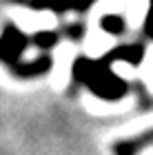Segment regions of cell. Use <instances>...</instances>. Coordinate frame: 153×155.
<instances>
[{
  "mask_svg": "<svg viewBox=\"0 0 153 155\" xmlns=\"http://www.w3.org/2000/svg\"><path fill=\"white\" fill-rule=\"evenodd\" d=\"M7 16L25 33L51 31L58 25V20L51 11H33V9H27V7H11V9H7Z\"/></svg>",
  "mask_w": 153,
  "mask_h": 155,
  "instance_id": "cell-1",
  "label": "cell"
},
{
  "mask_svg": "<svg viewBox=\"0 0 153 155\" xmlns=\"http://www.w3.org/2000/svg\"><path fill=\"white\" fill-rule=\"evenodd\" d=\"M75 62V45L73 42H60L53 51V64H51V87L55 91H65L71 80V69Z\"/></svg>",
  "mask_w": 153,
  "mask_h": 155,
  "instance_id": "cell-2",
  "label": "cell"
},
{
  "mask_svg": "<svg viewBox=\"0 0 153 155\" xmlns=\"http://www.w3.org/2000/svg\"><path fill=\"white\" fill-rule=\"evenodd\" d=\"M82 45H85V53L89 58H102L107 51L115 47V38L109 31H104L100 25H89Z\"/></svg>",
  "mask_w": 153,
  "mask_h": 155,
  "instance_id": "cell-3",
  "label": "cell"
},
{
  "mask_svg": "<svg viewBox=\"0 0 153 155\" xmlns=\"http://www.w3.org/2000/svg\"><path fill=\"white\" fill-rule=\"evenodd\" d=\"M82 104L89 113L93 115H111V113H124L127 109L133 107V100H120V102H107V100H100L91 93H85L82 95Z\"/></svg>",
  "mask_w": 153,
  "mask_h": 155,
  "instance_id": "cell-4",
  "label": "cell"
},
{
  "mask_svg": "<svg viewBox=\"0 0 153 155\" xmlns=\"http://www.w3.org/2000/svg\"><path fill=\"white\" fill-rule=\"evenodd\" d=\"M124 2H127V11H124V16H127L129 27H131V29H140L142 22L149 16L151 2H149V0H124Z\"/></svg>",
  "mask_w": 153,
  "mask_h": 155,
  "instance_id": "cell-5",
  "label": "cell"
},
{
  "mask_svg": "<svg viewBox=\"0 0 153 155\" xmlns=\"http://www.w3.org/2000/svg\"><path fill=\"white\" fill-rule=\"evenodd\" d=\"M122 11H127V2L124 0H98L91 7L89 25H100L102 16H107V13H122Z\"/></svg>",
  "mask_w": 153,
  "mask_h": 155,
  "instance_id": "cell-6",
  "label": "cell"
},
{
  "mask_svg": "<svg viewBox=\"0 0 153 155\" xmlns=\"http://www.w3.org/2000/svg\"><path fill=\"white\" fill-rule=\"evenodd\" d=\"M147 129H153V111L149 115H140V117L127 122L124 126H120V129H118V135H138V133H142Z\"/></svg>",
  "mask_w": 153,
  "mask_h": 155,
  "instance_id": "cell-7",
  "label": "cell"
},
{
  "mask_svg": "<svg viewBox=\"0 0 153 155\" xmlns=\"http://www.w3.org/2000/svg\"><path fill=\"white\" fill-rule=\"evenodd\" d=\"M140 80L144 82V87H147L149 93H153V45L147 47V51H144V58H142V64H140Z\"/></svg>",
  "mask_w": 153,
  "mask_h": 155,
  "instance_id": "cell-8",
  "label": "cell"
},
{
  "mask_svg": "<svg viewBox=\"0 0 153 155\" xmlns=\"http://www.w3.org/2000/svg\"><path fill=\"white\" fill-rule=\"evenodd\" d=\"M111 71H113L118 78H122V80H133V78L140 75L138 69H133L129 62H124V60H115L113 64H111Z\"/></svg>",
  "mask_w": 153,
  "mask_h": 155,
  "instance_id": "cell-9",
  "label": "cell"
},
{
  "mask_svg": "<svg viewBox=\"0 0 153 155\" xmlns=\"http://www.w3.org/2000/svg\"><path fill=\"white\" fill-rule=\"evenodd\" d=\"M33 55H38V51H36V49H29V51L25 53V58H33Z\"/></svg>",
  "mask_w": 153,
  "mask_h": 155,
  "instance_id": "cell-10",
  "label": "cell"
}]
</instances>
